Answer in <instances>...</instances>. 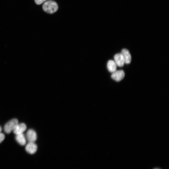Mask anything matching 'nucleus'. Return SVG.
I'll return each mask as SVG.
<instances>
[{
	"mask_svg": "<svg viewBox=\"0 0 169 169\" xmlns=\"http://www.w3.org/2000/svg\"><path fill=\"white\" fill-rule=\"evenodd\" d=\"M42 7L44 12L50 14H52L56 12L58 8L57 3L52 0L45 2Z\"/></svg>",
	"mask_w": 169,
	"mask_h": 169,
	"instance_id": "nucleus-1",
	"label": "nucleus"
},
{
	"mask_svg": "<svg viewBox=\"0 0 169 169\" xmlns=\"http://www.w3.org/2000/svg\"><path fill=\"white\" fill-rule=\"evenodd\" d=\"M18 124V121L17 119H13L10 120L5 126V132L7 134L10 133L14 130Z\"/></svg>",
	"mask_w": 169,
	"mask_h": 169,
	"instance_id": "nucleus-2",
	"label": "nucleus"
},
{
	"mask_svg": "<svg viewBox=\"0 0 169 169\" xmlns=\"http://www.w3.org/2000/svg\"><path fill=\"white\" fill-rule=\"evenodd\" d=\"M125 75V72L122 70L116 71L113 73L112 79L117 82H119L123 79Z\"/></svg>",
	"mask_w": 169,
	"mask_h": 169,
	"instance_id": "nucleus-3",
	"label": "nucleus"
},
{
	"mask_svg": "<svg viewBox=\"0 0 169 169\" xmlns=\"http://www.w3.org/2000/svg\"><path fill=\"white\" fill-rule=\"evenodd\" d=\"M37 149V145L33 142H29L25 147L26 151L30 154H34L36 152Z\"/></svg>",
	"mask_w": 169,
	"mask_h": 169,
	"instance_id": "nucleus-4",
	"label": "nucleus"
},
{
	"mask_svg": "<svg viewBox=\"0 0 169 169\" xmlns=\"http://www.w3.org/2000/svg\"><path fill=\"white\" fill-rule=\"evenodd\" d=\"M26 136L29 142L34 143L37 139L36 133L35 131L33 129H29L28 131Z\"/></svg>",
	"mask_w": 169,
	"mask_h": 169,
	"instance_id": "nucleus-5",
	"label": "nucleus"
},
{
	"mask_svg": "<svg viewBox=\"0 0 169 169\" xmlns=\"http://www.w3.org/2000/svg\"><path fill=\"white\" fill-rule=\"evenodd\" d=\"M115 62L117 66L120 67L124 66L125 61L121 53L116 54L114 56Z\"/></svg>",
	"mask_w": 169,
	"mask_h": 169,
	"instance_id": "nucleus-6",
	"label": "nucleus"
},
{
	"mask_svg": "<svg viewBox=\"0 0 169 169\" xmlns=\"http://www.w3.org/2000/svg\"><path fill=\"white\" fill-rule=\"evenodd\" d=\"M121 54L124 57L125 63L130 64L131 62L132 58L129 51L126 49H123L121 51Z\"/></svg>",
	"mask_w": 169,
	"mask_h": 169,
	"instance_id": "nucleus-7",
	"label": "nucleus"
},
{
	"mask_svg": "<svg viewBox=\"0 0 169 169\" xmlns=\"http://www.w3.org/2000/svg\"><path fill=\"white\" fill-rule=\"evenodd\" d=\"M26 126L25 124H18L13 130V132L15 134H19L23 133L26 130Z\"/></svg>",
	"mask_w": 169,
	"mask_h": 169,
	"instance_id": "nucleus-8",
	"label": "nucleus"
},
{
	"mask_svg": "<svg viewBox=\"0 0 169 169\" xmlns=\"http://www.w3.org/2000/svg\"><path fill=\"white\" fill-rule=\"evenodd\" d=\"M107 67L109 71L113 73L116 71L117 65L114 61L110 60L107 63Z\"/></svg>",
	"mask_w": 169,
	"mask_h": 169,
	"instance_id": "nucleus-9",
	"label": "nucleus"
},
{
	"mask_svg": "<svg viewBox=\"0 0 169 169\" xmlns=\"http://www.w3.org/2000/svg\"><path fill=\"white\" fill-rule=\"evenodd\" d=\"M15 139L18 143L21 145H25L26 143L25 138L23 133L16 135Z\"/></svg>",
	"mask_w": 169,
	"mask_h": 169,
	"instance_id": "nucleus-10",
	"label": "nucleus"
},
{
	"mask_svg": "<svg viewBox=\"0 0 169 169\" xmlns=\"http://www.w3.org/2000/svg\"><path fill=\"white\" fill-rule=\"evenodd\" d=\"M47 1V0H35V2L37 5H40Z\"/></svg>",
	"mask_w": 169,
	"mask_h": 169,
	"instance_id": "nucleus-11",
	"label": "nucleus"
},
{
	"mask_svg": "<svg viewBox=\"0 0 169 169\" xmlns=\"http://www.w3.org/2000/svg\"><path fill=\"white\" fill-rule=\"evenodd\" d=\"M5 137V135L3 133H0V144L4 140Z\"/></svg>",
	"mask_w": 169,
	"mask_h": 169,
	"instance_id": "nucleus-12",
	"label": "nucleus"
},
{
	"mask_svg": "<svg viewBox=\"0 0 169 169\" xmlns=\"http://www.w3.org/2000/svg\"><path fill=\"white\" fill-rule=\"evenodd\" d=\"M2 131V128L1 126H0V133H1Z\"/></svg>",
	"mask_w": 169,
	"mask_h": 169,
	"instance_id": "nucleus-13",
	"label": "nucleus"
},
{
	"mask_svg": "<svg viewBox=\"0 0 169 169\" xmlns=\"http://www.w3.org/2000/svg\"></svg>",
	"mask_w": 169,
	"mask_h": 169,
	"instance_id": "nucleus-14",
	"label": "nucleus"
}]
</instances>
